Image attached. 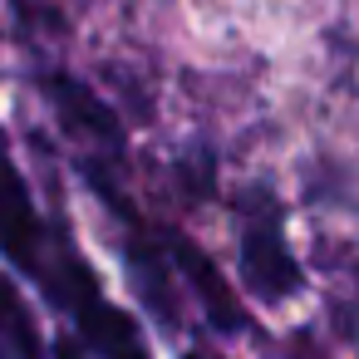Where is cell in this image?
I'll use <instances>...</instances> for the list:
<instances>
[{
  "instance_id": "4",
  "label": "cell",
  "mask_w": 359,
  "mask_h": 359,
  "mask_svg": "<svg viewBox=\"0 0 359 359\" xmlns=\"http://www.w3.org/2000/svg\"><path fill=\"white\" fill-rule=\"evenodd\" d=\"M45 89H50L60 118H65L74 133H94V138H104V143H118V123L109 118V109H104L84 84H74V79H50Z\"/></svg>"
},
{
  "instance_id": "6",
  "label": "cell",
  "mask_w": 359,
  "mask_h": 359,
  "mask_svg": "<svg viewBox=\"0 0 359 359\" xmlns=\"http://www.w3.org/2000/svg\"><path fill=\"white\" fill-rule=\"evenodd\" d=\"M0 339L11 344L15 359H40V339H35V330H30V315H25L20 295H15L6 280H0Z\"/></svg>"
},
{
  "instance_id": "5",
  "label": "cell",
  "mask_w": 359,
  "mask_h": 359,
  "mask_svg": "<svg viewBox=\"0 0 359 359\" xmlns=\"http://www.w3.org/2000/svg\"><path fill=\"white\" fill-rule=\"evenodd\" d=\"M172 256H177V266H182V271H187V276L197 280V300L207 305V315H212L217 325H226V330H231V325H246V315H241V305L231 300L226 280L217 276V266H212V261H207V256H202L197 246L177 241V246H172Z\"/></svg>"
},
{
  "instance_id": "1",
  "label": "cell",
  "mask_w": 359,
  "mask_h": 359,
  "mask_svg": "<svg viewBox=\"0 0 359 359\" xmlns=\"http://www.w3.org/2000/svg\"><path fill=\"white\" fill-rule=\"evenodd\" d=\"M55 246L60 241H50L45 222H40L35 202H30V187H25V177H20L6 138H0V251H6L25 276L45 280L50 261H55Z\"/></svg>"
},
{
  "instance_id": "7",
  "label": "cell",
  "mask_w": 359,
  "mask_h": 359,
  "mask_svg": "<svg viewBox=\"0 0 359 359\" xmlns=\"http://www.w3.org/2000/svg\"><path fill=\"white\" fill-rule=\"evenodd\" d=\"M55 359H79V354H74V344H69V339H65V344H60V349H55Z\"/></svg>"
},
{
  "instance_id": "2",
  "label": "cell",
  "mask_w": 359,
  "mask_h": 359,
  "mask_svg": "<svg viewBox=\"0 0 359 359\" xmlns=\"http://www.w3.org/2000/svg\"><path fill=\"white\" fill-rule=\"evenodd\" d=\"M241 276L266 300H285L300 285V266L285 246V231H280V217L271 202H261L241 217Z\"/></svg>"
},
{
  "instance_id": "8",
  "label": "cell",
  "mask_w": 359,
  "mask_h": 359,
  "mask_svg": "<svg viewBox=\"0 0 359 359\" xmlns=\"http://www.w3.org/2000/svg\"><path fill=\"white\" fill-rule=\"evenodd\" d=\"M182 359H217V354H202V349H192V354H182Z\"/></svg>"
},
{
  "instance_id": "3",
  "label": "cell",
  "mask_w": 359,
  "mask_h": 359,
  "mask_svg": "<svg viewBox=\"0 0 359 359\" xmlns=\"http://www.w3.org/2000/svg\"><path fill=\"white\" fill-rule=\"evenodd\" d=\"M74 325L79 334L94 344L99 359H148V344H143V330L133 325V315H123L118 305H109L104 295L84 300L74 310Z\"/></svg>"
}]
</instances>
